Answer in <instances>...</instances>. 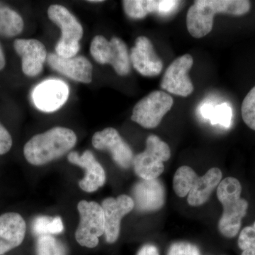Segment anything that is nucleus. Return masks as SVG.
Here are the masks:
<instances>
[{
    "label": "nucleus",
    "instance_id": "32",
    "mask_svg": "<svg viewBox=\"0 0 255 255\" xmlns=\"http://www.w3.org/2000/svg\"><path fill=\"white\" fill-rule=\"evenodd\" d=\"M90 1V2H95V3H98V2H103V1H101V0H98V1H97V0H95V1Z\"/></svg>",
    "mask_w": 255,
    "mask_h": 255
},
{
    "label": "nucleus",
    "instance_id": "8",
    "mask_svg": "<svg viewBox=\"0 0 255 255\" xmlns=\"http://www.w3.org/2000/svg\"><path fill=\"white\" fill-rule=\"evenodd\" d=\"M173 104V99L166 92H152L135 105L131 120L145 128H155Z\"/></svg>",
    "mask_w": 255,
    "mask_h": 255
},
{
    "label": "nucleus",
    "instance_id": "19",
    "mask_svg": "<svg viewBox=\"0 0 255 255\" xmlns=\"http://www.w3.org/2000/svg\"><path fill=\"white\" fill-rule=\"evenodd\" d=\"M122 3L126 14L134 19L145 18L152 13L169 16L178 7V2L175 0H125Z\"/></svg>",
    "mask_w": 255,
    "mask_h": 255
},
{
    "label": "nucleus",
    "instance_id": "20",
    "mask_svg": "<svg viewBox=\"0 0 255 255\" xmlns=\"http://www.w3.org/2000/svg\"><path fill=\"white\" fill-rule=\"evenodd\" d=\"M221 169L217 167L210 169L202 177H198L190 192L188 194L189 205L199 206L209 200L210 196L222 179Z\"/></svg>",
    "mask_w": 255,
    "mask_h": 255
},
{
    "label": "nucleus",
    "instance_id": "6",
    "mask_svg": "<svg viewBox=\"0 0 255 255\" xmlns=\"http://www.w3.org/2000/svg\"><path fill=\"white\" fill-rule=\"evenodd\" d=\"M78 209L80 220L75 239L82 247L96 248L99 238L105 234V215L102 206L95 201H81Z\"/></svg>",
    "mask_w": 255,
    "mask_h": 255
},
{
    "label": "nucleus",
    "instance_id": "11",
    "mask_svg": "<svg viewBox=\"0 0 255 255\" xmlns=\"http://www.w3.org/2000/svg\"><path fill=\"white\" fill-rule=\"evenodd\" d=\"M105 215L106 241L112 244L118 240L120 235L121 221L135 207L131 197L121 195L117 199L107 198L102 202Z\"/></svg>",
    "mask_w": 255,
    "mask_h": 255
},
{
    "label": "nucleus",
    "instance_id": "17",
    "mask_svg": "<svg viewBox=\"0 0 255 255\" xmlns=\"http://www.w3.org/2000/svg\"><path fill=\"white\" fill-rule=\"evenodd\" d=\"M68 159L70 163L80 166L86 170L85 177L79 182V186L82 190L94 192L105 184V169L90 150L85 151L82 155L77 152H70Z\"/></svg>",
    "mask_w": 255,
    "mask_h": 255
},
{
    "label": "nucleus",
    "instance_id": "22",
    "mask_svg": "<svg viewBox=\"0 0 255 255\" xmlns=\"http://www.w3.org/2000/svg\"><path fill=\"white\" fill-rule=\"evenodd\" d=\"M198 175L195 171L188 166H182L177 169L173 179V188L179 197H185L190 192Z\"/></svg>",
    "mask_w": 255,
    "mask_h": 255
},
{
    "label": "nucleus",
    "instance_id": "10",
    "mask_svg": "<svg viewBox=\"0 0 255 255\" xmlns=\"http://www.w3.org/2000/svg\"><path fill=\"white\" fill-rule=\"evenodd\" d=\"M92 142L97 150L109 151L114 160L122 168L128 169L132 164L134 157L131 148L114 128H107L95 132Z\"/></svg>",
    "mask_w": 255,
    "mask_h": 255
},
{
    "label": "nucleus",
    "instance_id": "13",
    "mask_svg": "<svg viewBox=\"0 0 255 255\" xmlns=\"http://www.w3.org/2000/svg\"><path fill=\"white\" fill-rule=\"evenodd\" d=\"M68 96V87L65 82L50 80L42 82L34 89L33 100L38 110L53 112L63 107Z\"/></svg>",
    "mask_w": 255,
    "mask_h": 255
},
{
    "label": "nucleus",
    "instance_id": "1",
    "mask_svg": "<svg viewBox=\"0 0 255 255\" xmlns=\"http://www.w3.org/2000/svg\"><path fill=\"white\" fill-rule=\"evenodd\" d=\"M77 135L70 129L55 127L32 137L23 147V155L30 164L41 166L60 158L71 150Z\"/></svg>",
    "mask_w": 255,
    "mask_h": 255
},
{
    "label": "nucleus",
    "instance_id": "12",
    "mask_svg": "<svg viewBox=\"0 0 255 255\" xmlns=\"http://www.w3.org/2000/svg\"><path fill=\"white\" fill-rule=\"evenodd\" d=\"M130 60L136 71L145 77L157 76L163 69L162 60L155 53L152 42L145 36H139L135 40Z\"/></svg>",
    "mask_w": 255,
    "mask_h": 255
},
{
    "label": "nucleus",
    "instance_id": "29",
    "mask_svg": "<svg viewBox=\"0 0 255 255\" xmlns=\"http://www.w3.org/2000/svg\"><path fill=\"white\" fill-rule=\"evenodd\" d=\"M12 146V138L9 131L0 123V155L7 153Z\"/></svg>",
    "mask_w": 255,
    "mask_h": 255
},
{
    "label": "nucleus",
    "instance_id": "5",
    "mask_svg": "<svg viewBox=\"0 0 255 255\" xmlns=\"http://www.w3.org/2000/svg\"><path fill=\"white\" fill-rule=\"evenodd\" d=\"M171 157L169 145L158 136L150 135L146 140L144 152L134 157V171L139 177L145 180L157 179L164 172V162Z\"/></svg>",
    "mask_w": 255,
    "mask_h": 255
},
{
    "label": "nucleus",
    "instance_id": "16",
    "mask_svg": "<svg viewBox=\"0 0 255 255\" xmlns=\"http://www.w3.org/2000/svg\"><path fill=\"white\" fill-rule=\"evenodd\" d=\"M47 62L50 68L62 75L82 83H90L92 80V65L83 56L65 58L56 53L47 56Z\"/></svg>",
    "mask_w": 255,
    "mask_h": 255
},
{
    "label": "nucleus",
    "instance_id": "31",
    "mask_svg": "<svg viewBox=\"0 0 255 255\" xmlns=\"http://www.w3.org/2000/svg\"><path fill=\"white\" fill-rule=\"evenodd\" d=\"M5 64H6V61H5L4 52H3L2 48L0 45V70L4 68Z\"/></svg>",
    "mask_w": 255,
    "mask_h": 255
},
{
    "label": "nucleus",
    "instance_id": "4",
    "mask_svg": "<svg viewBox=\"0 0 255 255\" xmlns=\"http://www.w3.org/2000/svg\"><path fill=\"white\" fill-rule=\"evenodd\" d=\"M48 15L61 29V38L55 46L56 54L65 58L75 57L80 50L79 42L83 36L82 25L68 9L61 5H51L48 8Z\"/></svg>",
    "mask_w": 255,
    "mask_h": 255
},
{
    "label": "nucleus",
    "instance_id": "14",
    "mask_svg": "<svg viewBox=\"0 0 255 255\" xmlns=\"http://www.w3.org/2000/svg\"><path fill=\"white\" fill-rule=\"evenodd\" d=\"M14 47L21 58L23 73L28 77L39 75L48 56L44 45L36 39L18 38L14 41Z\"/></svg>",
    "mask_w": 255,
    "mask_h": 255
},
{
    "label": "nucleus",
    "instance_id": "25",
    "mask_svg": "<svg viewBox=\"0 0 255 255\" xmlns=\"http://www.w3.org/2000/svg\"><path fill=\"white\" fill-rule=\"evenodd\" d=\"M233 110L227 103L213 106L209 120L212 125H220L223 127H231L232 124Z\"/></svg>",
    "mask_w": 255,
    "mask_h": 255
},
{
    "label": "nucleus",
    "instance_id": "27",
    "mask_svg": "<svg viewBox=\"0 0 255 255\" xmlns=\"http://www.w3.org/2000/svg\"><path fill=\"white\" fill-rule=\"evenodd\" d=\"M238 246L243 251L241 255H255V222L247 226L240 233Z\"/></svg>",
    "mask_w": 255,
    "mask_h": 255
},
{
    "label": "nucleus",
    "instance_id": "26",
    "mask_svg": "<svg viewBox=\"0 0 255 255\" xmlns=\"http://www.w3.org/2000/svg\"><path fill=\"white\" fill-rule=\"evenodd\" d=\"M241 112L245 123L252 130H255V86L245 97Z\"/></svg>",
    "mask_w": 255,
    "mask_h": 255
},
{
    "label": "nucleus",
    "instance_id": "2",
    "mask_svg": "<svg viewBox=\"0 0 255 255\" xmlns=\"http://www.w3.org/2000/svg\"><path fill=\"white\" fill-rule=\"evenodd\" d=\"M251 8V2L247 0H197L188 10V31L194 38H202L212 31L216 14L242 16Z\"/></svg>",
    "mask_w": 255,
    "mask_h": 255
},
{
    "label": "nucleus",
    "instance_id": "24",
    "mask_svg": "<svg viewBox=\"0 0 255 255\" xmlns=\"http://www.w3.org/2000/svg\"><path fill=\"white\" fill-rule=\"evenodd\" d=\"M37 255H66V250L63 243L50 236H39L36 243Z\"/></svg>",
    "mask_w": 255,
    "mask_h": 255
},
{
    "label": "nucleus",
    "instance_id": "28",
    "mask_svg": "<svg viewBox=\"0 0 255 255\" xmlns=\"http://www.w3.org/2000/svg\"><path fill=\"white\" fill-rule=\"evenodd\" d=\"M167 255H201L199 250L194 245L186 242H179L172 244Z\"/></svg>",
    "mask_w": 255,
    "mask_h": 255
},
{
    "label": "nucleus",
    "instance_id": "7",
    "mask_svg": "<svg viewBox=\"0 0 255 255\" xmlns=\"http://www.w3.org/2000/svg\"><path fill=\"white\" fill-rule=\"evenodd\" d=\"M90 53L97 63L110 64L120 76L130 73V54L127 45L121 38L113 37L108 41L105 37L95 36L90 46Z\"/></svg>",
    "mask_w": 255,
    "mask_h": 255
},
{
    "label": "nucleus",
    "instance_id": "23",
    "mask_svg": "<svg viewBox=\"0 0 255 255\" xmlns=\"http://www.w3.org/2000/svg\"><path fill=\"white\" fill-rule=\"evenodd\" d=\"M64 229L63 221L59 216H38L33 223V232L36 236L59 234Z\"/></svg>",
    "mask_w": 255,
    "mask_h": 255
},
{
    "label": "nucleus",
    "instance_id": "21",
    "mask_svg": "<svg viewBox=\"0 0 255 255\" xmlns=\"http://www.w3.org/2000/svg\"><path fill=\"white\" fill-rule=\"evenodd\" d=\"M22 17L14 10L0 3V35L4 37L18 36L22 32Z\"/></svg>",
    "mask_w": 255,
    "mask_h": 255
},
{
    "label": "nucleus",
    "instance_id": "9",
    "mask_svg": "<svg viewBox=\"0 0 255 255\" xmlns=\"http://www.w3.org/2000/svg\"><path fill=\"white\" fill-rule=\"evenodd\" d=\"M194 60L189 54L179 57L166 70L160 87L173 95L187 97L194 92V85L188 73L192 68Z\"/></svg>",
    "mask_w": 255,
    "mask_h": 255
},
{
    "label": "nucleus",
    "instance_id": "3",
    "mask_svg": "<svg viewBox=\"0 0 255 255\" xmlns=\"http://www.w3.org/2000/svg\"><path fill=\"white\" fill-rule=\"evenodd\" d=\"M242 186L238 179L227 177L218 186V199L223 207L219 223L220 232L228 238L236 237L241 230L242 220L246 216L248 202L241 198Z\"/></svg>",
    "mask_w": 255,
    "mask_h": 255
},
{
    "label": "nucleus",
    "instance_id": "30",
    "mask_svg": "<svg viewBox=\"0 0 255 255\" xmlns=\"http://www.w3.org/2000/svg\"><path fill=\"white\" fill-rule=\"evenodd\" d=\"M136 255H159L158 250L155 246L145 245L139 250Z\"/></svg>",
    "mask_w": 255,
    "mask_h": 255
},
{
    "label": "nucleus",
    "instance_id": "18",
    "mask_svg": "<svg viewBox=\"0 0 255 255\" xmlns=\"http://www.w3.org/2000/svg\"><path fill=\"white\" fill-rule=\"evenodd\" d=\"M24 219L17 213L0 216V255H3L22 243L26 235Z\"/></svg>",
    "mask_w": 255,
    "mask_h": 255
},
{
    "label": "nucleus",
    "instance_id": "15",
    "mask_svg": "<svg viewBox=\"0 0 255 255\" xmlns=\"http://www.w3.org/2000/svg\"><path fill=\"white\" fill-rule=\"evenodd\" d=\"M135 207L142 212H150L162 209L165 196L162 182L157 179L137 182L132 191Z\"/></svg>",
    "mask_w": 255,
    "mask_h": 255
}]
</instances>
